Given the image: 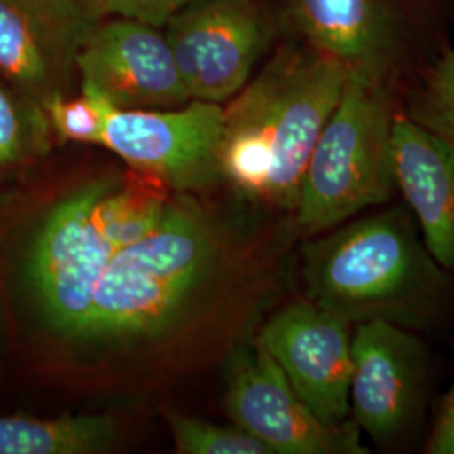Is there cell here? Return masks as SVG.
Masks as SVG:
<instances>
[{
  "label": "cell",
  "instance_id": "1",
  "mask_svg": "<svg viewBox=\"0 0 454 454\" xmlns=\"http://www.w3.org/2000/svg\"><path fill=\"white\" fill-rule=\"evenodd\" d=\"M350 65L317 49H283L224 108L221 174L241 192L294 212L311 152Z\"/></svg>",
  "mask_w": 454,
  "mask_h": 454
},
{
  "label": "cell",
  "instance_id": "2",
  "mask_svg": "<svg viewBox=\"0 0 454 454\" xmlns=\"http://www.w3.org/2000/svg\"><path fill=\"white\" fill-rule=\"evenodd\" d=\"M325 232L305 247L313 303L354 326L387 322L414 332L438 322L450 276L422 243L407 209L392 207Z\"/></svg>",
  "mask_w": 454,
  "mask_h": 454
},
{
  "label": "cell",
  "instance_id": "3",
  "mask_svg": "<svg viewBox=\"0 0 454 454\" xmlns=\"http://www.w3.org/2000/svg\"><path fill=\"white\" fill-rule=\"evenodd\" d=\"M395 114L390 58L350 66L340 99L309 157L294 211L300 231L320 234L392 200L397 192Z\"/></svg>",
  "mask_w": 454,
  "mask_h": 454
},
{
  "label": "cell",
  "instance_id": "4",
  "mask_svg": "<svg viewBox=\"0 0 454 454\" xmlns=\"http://www.w3.org/2000/svg\"><path fill=\"white\" fill-rule=\"evenodd\" d=\"M219 260V239L189 200L170 202L144 239L120 249L98 281L76 340H133L172 324Z\"/></svg>",
  "mask_w": 454,
  "mask_h": 454
},
{
  "label": "cell",
  "instance_id": "5",
  "mask_svg": "<svg viewBox=\"0 0 454 454\" xmlns=\"http://www.w3.org/2000/svg\"><path fill=\"white\" fill-rule=\"evenodd\" d=\"M101 179L65 197L35 231L24 276L51 330L74 339L93 301L98 281L118 253L95 221Z\"/></svg>",
  "mask_w": 454,
  "mask_h": 454
},
{
  "label": "cell",
  "instance_id": "6",
  "mask_svg": "<svg viewBox=\"0 0 454 454\" xmlns=\"http://www.w3.org/2000/svg\"><path fill=\"white\" fill-rule=\"evenodd\" d=\"M227 416L271 454H367L354 421H322L258 341L238 348L227 367Z\"/></svg>",
  "mask_w": 454,
  "mask_h": 454
},
{
  "label": "cell",
  "instance_id": "7",
  "mask_svg": "<svg viewBox=\"0 0 454 454\" xmlns=\"http://www.w3.org/2000/svg\"><path fill=\"white\" fill-rule=\"evenodd\" d=\"M223 131L224 108L192 99L167 110H114L101 145L146 177L191 192L223 179Z\"/></svg>",
  "mask_w": 454,
  "mask_h": 454
},
{
  "label": "cell",
  "instance_id": "8",
  "mask_svg": "<svg viewBox=\"0 0 454 454\" xmlns=\"http://www.w3.org/2000/svg\"><path fill=\"white\" fill-rule=\"evenodd\" d=\"M191 99L224 103L249 82L268 44L253 0H195L163 26Z\"/></svg>",
  "mask_w": 454,
  "mask_h": 454
},
{
  "label": "cell",
  "instance_id": "9",
  "mask_svg": "<svg viewBox=\"0 0 454 454\" xmlns=\"http://www.w3.org/2000/svg\"><path fill=\"white\" fill-rule=\"evenodd\" d=\"M350 382L352 421L379 446L397 444L419 421L427 348L412 330L387 322L356 325Z\"/></svg>",
  "mask_w": 454,
  "mask_h": 454
},
{
  "label": "cell",
  "instance_id": "10",
  "mask_svg": "<svg viewBox=\"0 0 454 454\" xmlns=\"http://www.w3.org/2000/svg\"><path fill=\"white\" fill-rule=\"evenodd\" d=\"M82 91L114 110H160L185 105L180 76L163 27L129 17L97 22L76 58Z\"/></svg>",
  "mask_w": 454,
  "mask_h": 454
},
{
  "label": "cell",
  "instance_id": "11",
  "mask_svg": "<svg viewBox=\"0 0 454 454\" xmlns=\"http://www.w3.org/2000/svg\"><path fill=\"white\" fill-rule=\"evenodd\" d=\"M352 326L311 300L296 301L271 317L256 340L307 406L328 424L347 421L350 412Z\"/></svg>",
  "mask_w": 454,
  "mask_h": 454
},
{
  "label": "cell",
  "instance_id": "12",
  "mask_svg": "<svg viewBox=\"0 0 454 454\" xmlns=\"http://www.w3.org/2000/svg\"><path fill=\"white\" fill-rule=\"evenodd\" d=\"M97 22L82 0H0V73L43 101L61 93Z\"/></svg>",
  "mask_w": 454,
  "mask_h": 454
},
{
  "label": "cell",
  "instance_id": "13",
  "mask_svg": "<svg viewBox=\"0 0 454 454\" xmlns=\"http://www.w3.org/2000/svg\"><path fill=\"white\" fill-rule=\"evenodd\" d=\"M392 163L397 189L421 226L427 251L446 273H454V152L397 114Z\"/></svg>",
  "mask_w": 454,
  "mask_h": 454
},
{
  "label": "cell",
  "instance_id": "14",
  "mask_svg": "<svg viewBox=\"0 0 454 454\" xmlns=\"http://www.w3.org/2000/svg\"><path fill=\"white\" fill-rule=\"evenodd\" d=\"M309 46L347 65L392 58L395 31L386 0H288Z\"/></svg>",
  "mask_w": 454,
  "mask_h": 454
},
{
  "label": "cell",
  "instance_id": "15",
  "mask_svg": "<svg viewBox=\"0 0 454 454\" xmlns=\"http://www.w3.org/2000/svg\"><path fill=\"white\" fill-rule=\"evenodd\" d=\"M116 427L108 416L39 419L0 418V454H93L112 448Z\"/></svg>",
  "mask_w": 454,
  "mask_h": 454
},
{
  "label": "cell",
  "instance_id": "16",
  "mask_svg": "<svg viewBox=\"0 0 454 454\" xmlns=\"http://www.w3.org/2000/svg\"><path fill=\"white\" fill-rule=\"evenodd\" d=\"M168 204L160 182L148 185L101 179L93 212L101 234L120 251L150 234L162 221Z\"/></svg>",
  "mask_w": 454,
  "mask_h": 454
},
{
  "label": "cell",
  "instance_id": "17",
  "mask_svg": "<svg viewBox=\"0 0 454 454\" xmlns=\"http://www.w3.org/2000/svg\"><path fill=\"white\" fill-rule=\"evenodd\" d=\"M404 114L454 152V51L429 69Z\"/></svg>",
  "mask_w": 454,
  "mask_h": 454
},
{
  "label": "cell",
  "instance_id": "18",
  "mask_svg": "<svg viewBox=\"0 0 454 454\" xmlns=\"http://www.w3.org/2000/svg\"><path fill=\"white\" fill-rule=\"evenodd\" d=\"M168 424L180 454H271L238 426H219L184 414H170Z\"/></svg>",
  "mask_w": 454,
  "mask_h": 454
},
{
  "label": "cell",
  "instance_id": "19",
  "mask_svg": "<svg viewBox=\"0 0 454 454\" xmlns=\"http://www.w3.org/2000/svg\"><path fill=\"white\" fill-rule=\"evenodd\" d=\"M49 123L67 142L101 145L112 105L91 93L82 91V97L66 98L54 93L43 101Z\"/></svg>",
  "mask_w": 454,
  "mask_h": 454
},
{
  "label": "cell",
  "instance_id": "20",
  "mask_svg": "<svg viewBox=\"0 0 454 454\" xmlns=\"http://www.w3.org/2000/svg\"><path fill=\"white\" fill-rule=\"evenodd\" d=\"M31 144V123L22 106L0 82V170L19 162Z\"/></svg>",
  "mask_w": 454,
  "mask_h": 454
},
{
  "label": "cell",
  "instance_id": "21",
  "mask_svg": "<svg viewBox=\"0 0 454 454\" xmlns=\"http://www.w3.org/2000/svg\"><path fill=\"white\" fill-rule=\"evenodd\" d=\"M195 0H82L93 16L129 17L163 27L168 19Z\"/></svg>",
  "mask_w": 454,
  "mask_h": 454
},
{
  "label": "cell",
  "instance_id": "22",
  "mask_svg": "<svg viewBox=\"0 0 454 454\" xmlns=\"http://www.w3.org/2000/svg\"><path fill=\"white\" fill-rule=\"evenodd\" d=\"M426 453L454 454V384L441 404Z\"/></svg>",
  "mask_w": 454,
  "mask_h": 454
}]
</instances>
